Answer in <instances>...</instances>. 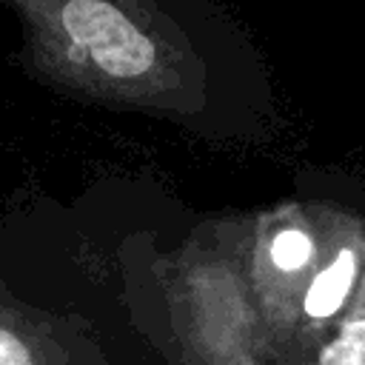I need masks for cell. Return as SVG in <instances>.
<instances>
[{
    "instance_id": "obj_4",
    "label": "cell",
    "mask_w": 365,
    "mask_h": 365,
    "mask_svg": "<svg viewBox=\"0 0 365 365\" xmlns=\"http://www.w3.org/2000/svg\"><path fill=\"white\" fill-rule=\"evenodd\" d=\"M311 257V240L302 231H282L271 245V259L282 271H294Z\"/></svg>"
},
{
    "instance_id": "obj_2",
    "label": "cell",
    "mask_w": 365,
    "mask_h": 365,
    "mask_svg": "<svg viewBox=\"0 0 365 365\" xmlns=\"http://www.w3.org/2000/svg\"><path fill=\"white\" fill-rule=\"evenodd\" d=\"M354 274H356V257H354V251L345 248V251L336 254V259L308 288L305 311L311 317H331L342 305V299H345V294L354 282Z\"/></svg>"
},
{
    "instance_id": "obj_1",
    "label": "cell",
    "mask_w": 365,
    "mask_h": 365,
    "mask_svg": "<svg viewBox=\"0 0 365 365\" xmlns=\"http://www.w3.org/2000/svg\"><path fill=\"white\" fill-rule=\"evenodd\" d=\"M63 26L77 46L111 77H137L154 66V46L134 23L106 0H71L63 9Z\"/></svg>"
},
{
    "instance_id": "obj_5",
    "label": "cell",
    "mask_w": 365,
    "mask_h": 365,
    "mask_svg": "<svg viewBox=\"0 0 365 365\" xmlns=\"http://www.w3.org/2000/svg\"><path fill=\"white\" fill-rule=\"evenodd\" d=\"M0 365H31L26 345L6 328H0Z\"/></svg>"
},
{
    "instance_id": "obj_3",
    "label": "cell",
    "mask_w": 365,
    "mask_h": 365,
    "mask_svg": "<svg viewBox=\"0 0 365 365\" xmlns=\"http://www.w3.org/2000/svg\"><path fill=\"white\" fill-rule=\"evenodd\" d=\"M319 365H365V319L348 322L325 348Z\"/></svg>"
}]
</instances>
